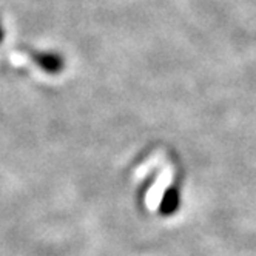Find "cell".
Here are the masks:
<instances>
[{
	"mask_svg": "<svg viewBox=\"0 0 256 256\" xmlns=\"http://www.w3.org/2000/svg\"><path fill=\"white\" fill-rule=\"evenodd\" d=\"M31 60L48 74H59L65 68V59L56 51H34Z\"/></svg>",
	"mask_w": 256,
	"mask_h": 256,
	"instance_id": "6da1fadb",
	"label": "cell"
},
{
	"mask_svg": "<svg viewBox=\"0 0 256 256\" xmlns=\"http://www.w3.org/2000/svg\"><path fill=\"white\" fill-rule=\"evenodd\" d=\"M180 202H182V196H180L179 187L170 186L166 192H164V196L159 204V213L162 216H173L174 213L179 212Z\"/></svg>",
	"mask_w": 256,
	"mask_h": 256,
	"instance_id": "7a4b0ae2",
	"label": "cell"
},
{
	"mask_svg": "<svg viewBox=\"0 0 256 256\" xmlns=\"http://www.w3.org/2000/svg\"><path fill=\"white\" fill-rule=\"evenodd\" d=\"M4 38H5V31H4V25L0 22V44L4 42Z\"/></svg>",
	"mask_w": 256,
	"mask_h": 256,
	"instance_id": "3957f363",
	"label": "cell"
}]
</instances>
